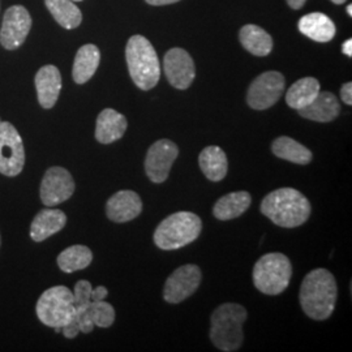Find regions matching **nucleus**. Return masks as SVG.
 Masks as SVG:
<instances>
[{"mask_svg":"<svg viewBox=\"0 0 352 352\" xmlns=\"http://www.w3.org/2000/svg\"><path fill=\"white\" fill-rule=\"evenodd\" d=\"M337 295L334 276L327 269H315L302 279L299 298L304 314L312 320L322 321L333 315Z\"/></svg>","mask_w":352,"mask_h":352,"instance_id":"nucleus-1","label":"nucleus"},{"mask_svg":"<svg viewBox=\"0 0 352 352\" xmlns=\"http://www.w3.org/2000/svg\"><path fill=\"white\" fill-rule=\"evenodd\" d=\"M311 212L308 199L294 188L276 189L261 202V213L274 225L285 228L302 226L308 221Z\"/></svg>","mask_w":352,"mask_h":352,"instance_id":"nucleus-2","label":"nucleus"},{"mask_svg":"<svg viewBox=\"0 0 352 352\" xmlns=\"http://www.w3.org/2000/svg\"><path fill=\"white\" fill-rule=\"evenodd\" d=\"M243 305L226 302L219 305L210 317V340L221 351H238L243 344V324L247 320Z\"/></svg>","mask_w":352,"mask_h":352,"instance_id":"nucleus-3","label":"nucleus"},{"mask_svg":"<svg viewBox=\"0 0 352 352\" xmlns=\"http://www.w3.org/2000/svg\"><path fill=\"white\" fill-rule=\"evenodd\" d=\"M126 65L133 82L141 90L154 88L161 77L158 55L151 42L142 36L129 38L126 47Z\"/></svg>","mask_w":352,"mask_h":352,"instance_id":"nucleus-4","label":"nucleus"},{"mask_svg":"<svg viewBox=\"0 0 352 352\" xmlns=\"http://www.w3.org/2000/svg\"><path fill=\"white\" fill-rule=\"evenodd\" d=\"M202 222L197 214L177 212L164 219L154 232V243L164 251L180 250L197 239Z\"/></svg>","mask_w":352,"mask_h":352,"instance_id":"nucleus-5","label":"nucleus"},{"mask_svg":"<svg viewBox=\"0 0 352 352\" xmlns=\"http://www.w3.org/2000/svg\"><path fill=\"white\" fill-rule=\"evenodd\" d=\"M292 265L283 253H267L253 267V285L265 295H279L289 287Z\"/></svg>","mask_w":352,"mask_h":352,"instance_id":"nucleus-6","label":"nucleus"},{"mask_svg":"<svg viewBox=\"0 0 352 352\" xmlns=\"http://www.w3.org/2000/svg\"><path fill=\"white\" fill-rule=\"evenodd\" d=\"M36 312L43 325L63 327L75 318L74 292L65 286L46 289L38 299Z\"/></svg>","mask_w":352,"mask_h":352,"instance_id":"nucleus-7","label":"nucleus"},{"mask_svg":"<svg viewBox=\"0 0 352 352\" xmlns=\"http://www.w3.org/2000/svg\"><path fill=\"white\" fill-rule=\"evenodd\" d=\"M25 164V151L19 131L10 122H0V174L17 176Z\"/></svg>","mask_w":352,"mask_h":352,"instance_id":"nucleus-8","label":"nucleus"},{"mask_svg":"<svg viewBox=\"0 0 352 352\" xmlns=\"http://www.w3.org/2000/svg\"><path fill=\"white\" fill-rule=\"evenodd\" d=\"M285 77L277 71H269L253 80L248 89L247 102L253 110H267L274 106L283 94Z\"/></svg>","mask_w":352,"mask_h":352,"instance_id":"nucleus-9","label":"nucleus"},{"mask_svg":"<svg viewBox=\"0 0 352 352\" xmlns=\"http://www.w3.org/2000/svg\"><path fill=\"white\" fill-rule=\"evenodd\" d=\"M75 192V182L68 170L63 167H50L41 183V201L52 208L72 197Z\"/></svg>","mask_w":352,"mask_h":352,"instance_id":"nucleus-10","label":"nucleus"},{"mask_svg":"<svg viewBox=\"0 0 352 352\" xmlns=\"http://www.w3.org/2000/svg\"><path fill=\"white\" fill-rule=\"evenodd\" d=\"M201 279V270L197 265H183L177 267L166 280L164 300L170 304L184 302L199 289Z\"/></svg>","mask_w":352,"mask_h":352,"instance_id":"nucleus-11","label":"nucleus"},{"mask_svg":"<svg viewBox=\"0 0 352 352\" xmlns=\"http://www.w3.org/2000/svg\"><path fill=\"white\" fill-rule=\"evenodd\" d=\"M32 29V17L23 6L10 7L3 17L0 45L6 50H16L25 42Z\"/></svg>","mask_w":352,"mask_h":352,"instance_id":"nucleus-12","label":"nucleus"},{"mask_svg":"<svg viewBox=\"0 0 352 352\" xmlns=\"http://www.w3.org/2000/svg\"><path fill=\"white\" fill-rule=\"evenodd\" d=\"M179 155L175 142L164 139L154 142L146 153L145 173L153 183L161 184L170 175L171 167Z\"/></svg>","mask_w":352,"mask_h":352,"instance_id":"nucleus-13","label":"nucleus"},{"mask_svg":"<svg viewBox=\"0 0 352 352\" xmlns=\"http://www.w3.org/2000/svg\"><path fill=\"white\" fill-rule=\"evenodd\" d=\"M164 69L168 82L180 90L188 89L196 76L193 59L183 49H171L164 55Z\"/></svg>","mask_w":352,"mask_h":352,"instance_id":"nucleus-14","label":"nucleus"},{"mask_svg":"<svg viewBox=\"0 0 352 352\" xmlns=\"http://www.w3.org/2000/svg\"><path fill=\"white\" fill-rule=\"evenodd\" d=\"M142 212V201L133 190H119L106 204V214L115 223H126Z\"/></svg>","mask_w":352,"mask_h":352,"instance_id":"nucleus-15","label":"nucleus"},{"mask_svg":"<svg viewBox=\"0 0 352 352\" xmlns=\"http://www.w3.org/2000/svg\"><path fill=\"white\" fill-rule=\"evenodd\" d=\"M38 102L43 109H52L62 90V75L55 65L42 67L34 78Z\"/></svg>","mask_w":352,"mask_h":352,"instance_id":"nucleus-16","label":"nucleus"},{"mask_svg":"<svg viewBox=\"0 0 352 352\" xmlns=\"http://www.w3.org/2000/svg\"><path fill=\"white\" fill-rule=\"evenodd\" d=\"M67 223V215L59 209H43L38 212L30 226V238L36 243L49 239L62 231Z\"/></svg>","mask_w":352,"mask_h":352,"instance_id":"nucleus-17","label":"nucleus"},{"mask_svg":"<svg viewBox=\"0 0 352 352\" xmlns=\"http://www.w3.org/2000/svg\"><path fill=\"white\" fill-rule=\"evenodd\" d=\"M298 111L305 119L318 123H329L338 118L340 113V102L333 93L320 91L314 101Z\"/></svg>","mask_w":352,"mask_h":352,"instance_id":"nucleus-18","label":"nucleus"},{"mask_svg":"<svg viewBox=\"0 0 352 352\" xmlns=\"http://www.w3.org/2000/svg\"><path fill=\"white\" fill-rule=\"evenodd\" d=\"M126 116L113 109H104L97 118L96 124V139L101 144H113L122 139L126 133Z\"/></svg>","mask_w":352,"mask_h":352,"instance_id":"nucleus-19","label":"nucleus"},{"mask_svg":"<svg viewBox=\"0 0 352 352\" xmlns=\"http://www.w3.org/2000/svg\"><path fill=\"white\" fill-rule=\"evenodd\" d=\"M298 26L304 36L320 43L329 42L336 36L334 23L324 13H308L302 16Z\"/></svg>","mask_w":352,"mask_h":352,"instance_id":"nucleus-20","label":"nucleus"},{"mask_svg":"<svg viewBox=\"0 0 352 352\" xmlns=\"http://www.w3.org/2000/svg\"><path fill=\"white\" fill-rule=\"evenodd\" d=\"M251 202V195L245 190L228 193L215 202L213 208L214 217L219 221L235 219L248 210Z\"/></svg>","mask_w":352,"mask_h":352,"instance_id":"nucleus-21","label":"nucleus"},{"mask_svg":"<svg viewBox=\"0 0 352 352\" xmlns=\"http://www.w3.org/2000/svg\"><path fill=\"white\" fill-rule=\"evenodd\" d=\"M101 60V52L96 45H84L77 51L75 63L72 68V76L76 84L81 85L88 82L94 76Z\"/></svg>","mask_w":352,"mask_h":352,"instance_id":"nucleus-22","label":"nucleus"},{"mask_svg":"<svg viewBox=\"0 0 352 352\" xmlns=\"http://www.w3.org/2000/svg\"><path fill=\"white\" fill-rule=\"evenodd\" d=\"M199 164L204 175L212 182H221L225 179L228 170L226 153L219 146H208L200 153Z\"/></svg>","mask_w":352,"mask_h":352,"instance_id":"nucleus-23","label":"nucleus"},{"mask_svg":"<svg viewBox=\"0 0 352 352\" xmlns=\"http://www.w3.org/2000/svg\"><path fill=\"white\" fill-rule=\"evenodd\" d=\"M240 43L256 56H266L273 50V38L263 28L245 25L240 30Z\"/></svg>","mask_w":352,"mask_h":352,"instance_id":"nucleus-24","label":"nucleus"},{"mask_svg":"<svg viewBox=\"0 0 352 352\" xmlns=\"http://www.w3.org/2000/svg\"><path fill=\"white\" fill-rule=\"evenodd\" d=\"M272 151L278 158L292 164H308L314 158L312 151L307 149L300 142L287 136L278 138L272 145Z\"/></svg>","mask_w":352,"mask_h":352,"instance_id":"nucleus-25","label":"nucleus"},{"mask_svg":"<svg viewBox=\"0 0 352 352\" xmlns=\"http://www.w3.org/2000/svg\"><path fill=\"white\" fill-rule=\"evenodd\" d=\"M320 93V82L315 77H304L296 81L286 93V102L291 109L300 110L308 106Z\"/></svg>","mask_w":352,"mask_h":352,"instance_id":"nucleus-26","label":"nucleus"},{"mask_svg":"<svg viewBox=\"0 0 352 352\" xmlns=\"http://www.w3.org/2000/svg\"><path fill=\"white\" fill-rule=\"evenodd\" d=\"M55 21L64 29H75L81 24L82 14L72 0H45Z\"/></svg>","mask_w":352,"mask_h":352,"instance_id":"nucleus-27","label":"nucleus"},{"mask_svg":"<svg viewBox=\"0 0 352 352\" xmlns=\"http://www.w3.org/2000/svg\"><path fill=\"white\" fill-rule=\"evenodd\" d=\"M93 261V253L85 245H72L58 256V266L63 273H75L87 269Z\"/></svg>","mask_w":352,"mask_h":352,"instance_id":"nucleus-28","label":"nucleus"},{"mask_svg":"<svg viewBox=\"0 0 352 352\" xmlns=\"http://www.w3.org/2000/svg\"><path fill=\"white\" fill-rule=\"evenodd\" d=\"M88 312L94 327H110L115 321V309L113 305L109 302L101 300V302H90L88 305Z\"/></svg>","mask_w":352,"mask_h":352,"instance_id":"nucleus-29","label":"nucleus"},{"mask_svg":"<svg viewBox=\"0 0 352 352\" xmlns=\"http://www.w3.org/2000/svg\"><path fill=\"white\" fill-rule=\"evenodd\" d=\"M91 283L88 280H78L74 289V302L76 311L87 308L91 302Z\"/></svg>","mask_w":352,"mask_h":352,"instance_id":"nucleus-30","label":"nucleus"},{"mask_svg":"<svg viewBox=\"0 0 352 352\" xmlns=\"http://www.w3.org/2000/svg\"><path fill=\"white\" fill-rule=\"evenodd\" d=\"M75 317L76 321H77V324H78V327H80V331H81V333L88 334V333H91V331H93V329H94V322H93L91 317L89 315L88 307H87V308H84V309H77V311H76Z\"/></svg>","mask_w":352,"mask_h":352,"instance_id":"nucleus-31","label":"nucleus"},{"mask_svg":"<svg viewBox=\"0 0 352 352\" xmlns=\"http://www.w3.org/2000/svg\"><path fill=\"white\" fill-rule=\"evenodd\" d=\"M62 333H63L64 337L68 340H74L77 337V334L80 333V327L76 321V317L72 321H69L67 325L62 327Z\"/></svg>","mask_w":352,"mask_h":352,"instance_id":"nucleus-32","label":"nucleus"},{"mask_svg":"<svg viewBox=\"0 0 352 352\" xmlns=\"http://www.w3.org/2000/svg\"><path fill=\"white\" fill-rule=\"evenodd\" d=\"M109 295V289L104 286H98L96 289H91V302H101L104 300Z\"/></svg>","mask_w":352,"mask_h":352,"instance_id":"nucleus-33","label":"nucleus"},{"mask_svg":"<svg viewBox=\"0 0 352 352\" xmlns=\"http://www.w3.org/2000/svg\"><path fill=\"white\" fill-rule=\"evenodd\" d=\"M340 98L342 101L344 102L346 104L351 106L352 104V84L351 82H347L344 84L342 89H340Z\"/></svg>","mask_w":352,"mask_h":352,"instance_id":"nucleus-34","label":"nucleus"},{"mask_svg":"<svg viewBox=\"0 0 352 352\" xmlns=\"http://www.w3.org/2000/svg\"><path fill=\"white\" fill-rule=\"evenodd\" d=\"M151 6H167V4H174L179 0H145Z\"/></svg>","mask_w":352,"mask_h":352,"instance_id":"nucleus-35","label":"nucleus"},{"mask_svg":"<svg viewBox=\"0 0 352 352\" xmlns=\"http://www.w3.org/2000/svg\"><path fill=\"white\" fill-rule=\"evenodd\" d=\"M342 51H343V54L344 55H347V56H352V39H347L344 43H343V46H342Z\"/></svg>","mask_w":352,"mask_h":352,"instance_id":"nucleus-36","label":"nucleus"},{"mask_svg":"<svg viewBox=\"0 0 352 352\" xmlns=\"http://www.w3.org/2000/svg\"><path fill=\"white\" fill-rule=\"evenodd\" d=\"M305 1L307 0H287V3H289V7L292 10H300L302 6L305 4Z\"/></svg>","mask_w":352,"mask_h":352,"instance_id":"nucleus-37","label":"nucleus"},{"mask_svg":"<svg viewBox=\"0 0 352 352\" xmlns=\"http://www.w3.org/2000/svg\"><path fill=\"white\" fill-rule=\"evenodd\" d=\"M347 13H349V16L351 17L352 16V6L351 4H349V7H347Z\"/></svg>","mask_w":352,"mask_h":352,"instance_id":"nucleus-38","label":"nucleus"},{"mask_svg":"<svg viewBox=\"0 0 352 352\" xmlns=\"http://www.w3.org/2000/svg\"><path fill=\"white\" fill-rule=\"evenodd\" d=\"M333 3H336V4H343L346 0H331Z\"/></svg>","mask_w":352,"mask_h":352,"instance_id":"nucleus-39","label":"nucleus"},{"mask_svg":"<svg viewBox=\"0 0 352 352\" xmlns=\"http://www.w3.org/2000/svg\"><path fill=\"white\" fill-rule=\"evenodd\" d=\"M72 1H82V0H72Z\"/></svg>","mask_w":352,"mask_h":352,"instance_id":"nucleus-40","label":"nucleus"},{"mask_svg":"<svg viewBox=\"0 0 352 352\" xmlns=\"http://www.w3.org/2000/svg\"><path fill=\"white\" fill-rule=\"evenodd\" d=\"M0 247H1V236H0Z\"/></svg>","mask_w":352,"mask_h":352,"instance_id":"nucleus-41","label":"nucleus"},{"mask_svg":"<svg viewBox=\"0 0 352 352\" xmlns=\"http://www.w3.org/2000/svg\"><path fill=\"white\" fill-rule=\"evenodd\" d=\"M0 122H1V119H0Z\"/></svg>","mask_w":352,"mask_h":352,"instance_id":"nucleus-42","label":"nucleus"}]
</instances>
